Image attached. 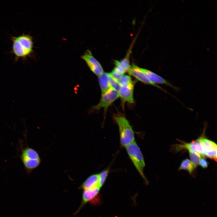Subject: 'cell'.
<instances>
[{
    "label": "cell",
    "mask_w": 217,
    "mask_h": 217,
    "mask_svg": "<svg viewBox=\"0 0 217 217\" xmlns=\"http://www.w3.org/2000/svg\"><path fill=\"white\" fill-rule=\"evenodd\" d=\"M119 97L118 92L111 87L107 91L101 94L99 102L93 106L92 109L94 110H98L103 108L105 111H106L108 107Z\"/></svg>",
    "instance_id": "cell-5"
},
{
    "label": "cell",
    "mask_w": 217,
    "mask_h": 217,
    "mask_svg": "<svg viewBox=\"0 0 217 217\" xmlns=\"http://www.w3.org/2000/svg\"><path fill=\"white\" fill-rule=\"evenodd\" d=\"M108 171L104 170L101 171L98 174L99 184L100 188L104 184L108 175Z\"/></svg>",
    "instance_id": "cell-19"
},
{
    "label": "cell",
    "mask_w": 217,
    "mask_h": 217,
    "mask_svg": "<svg viewBox=\"0 0 217 217\" xmlns=\"http://www.w3.org/2000/svg\"><path fill=\"white\" fill-rule=\"evenodd\" d=\"M128 56L129 55H127L125 58L120 61H115V66H119L126 72H127L131 66Z\"/></svg>",
    "instance_id": "cell-16"
},
{
    "label": "cell",
    "mask_w": 217,
    "mask_h": 217,
    "mask_svg": "<svg viewBox=\"0 0 217 217\" xmlns=\"http://www.w3.org/2000/svg\"><path fill=\"white\" fill-rule=\"evenodd\" d=\"M114 119L118 125L121 145L125 147L135 141L134 131L128 120L122 115H116Z\"/></svg>",
    "instance_id": "cell-2"
},
{
    "label": "cell",
    "mask_w": 217,
    "mask_h": 217,
    "mask_svg": "<svg viewBox=\"0 0 217 217\" xmlns=\"http://www.w3.org/2000/svg\"><path fill=\"white\" fill-rule=\"evenodd\" d=\"M99 187L98 174H95L89 176L82 184L80 189L83 190Z\"/></svg>",
    "instance_id": "cell-12"
},
{
    "label": "cell",
    "mask_w": 217,
    "mask_h": 217,
    "mask_svg": "<svg viewBox=\"0 0 217 217\" xmlns=\"http://www.w3.org/2000/svg\"><path fill=\"white\" fill-rule=\"evenodd\" d=\"M108 77L111 87L118 92L121 87V85L119 81L113 77L109 73H108Z\"/></svg>",
    "instance_id": "cell-18"
},
{
    "label": "cell",
    "mask_w": 217,
    "mask_h": 217,
    "mask_svg": "<svg viewBox=\"0 0 217 217\" xmlns=\"http://www.w3.org/2000/svg\"><path fill=\"white\" fill-rule=\"evenodd\" d=\"M127 72L130 75L134 77L138 80L145 84L154 86L165 93L168 94L169 93L160 86L152 82L146 74L141 70L140 68L138 66L134 64H132L131 66Z\"/></svg>",
    "instance_id": "cell-7"
},
{
    "label": "cell",
    "mask_w": 217,
    "mask_h": 217,
    "mask_svg": "<svg viewBox=\"0 0 217 217\" xmlns=\"http://www.w3.org/2000/svg\"><path fill=\"white\" fill-rule=\"evenodd\" d=\"M127 152L133 164L146 183L148 181L143 173L145 166L143 156L138 146L135 141L125 147Z\"/></svg>",
    "instance_id": "cell-3"
},
{
    "label": "cell",
    "mask_w": 217,
    "mask_h": 217,
    "mask_svg": "<svg viewBox=\"0 0 217 217\" xmlns=\"http://www.w3.org/2000/svg\"><path fill=\"white\" fill-rule=\"evenodd\" d=\"M179 147L180 149L181 148L191 150L204 156V151L200 138L190 143H184Z\"/></svg>",
    "instance_id": "cell-13"
},
{
    "label": "cell",
    "mask_w": 217,
    "mask_h": 217,
    "mask_svg": "<svg viewBox=\"0 0 217 217\" xmlns=\"http://www.w3.org/2000/svg\"><path fill=\"white\" fill-rule=\"evenodd\" d=\"M141 70L146 74L149 80L154 83L164 84L169 86L176 91H178L179 87L172 85L169 82L158 75L148 70L140 68Z\"/></svg>",
    "instance_id": "cell-11"
},
{
    "label": "cell",
    "mask_w": 217,
    "mask_h": 217,
    "mask_svg": "<svg viewBox=\"0 0 217 217\" xmlns=\"http://www.w3.org/2000/svg\"><path fill=\"white\" fill-rule=\"evenodd\" d=\"M86 63L90 70L96 75L99 76L104 72L99 62L93 56L91 52L87 50L81 56Z\"/></svg>",
    "instance_id": "cell-6"
},
{
    "label": "cell",
    "mask_w": 217,
    "mask_h": 217,
    "mask_svg": "<svg viewBox=\"0 0 217 217\" xmlns=\"http://www.w3.org/2000/svg\"><path fill=\"white\" fill-rule=\"evenodd\" d=\"M11 53L14 56L17 61L21 58L26 60L31 57L33 52V42L32 37L29 34L23 33L17 36H12Z\"/></svg>",
    "instance_id": "cell-1"
},
{
    "label": "cell",
    "mask_w": 217,
    "mask_h": 217,
    "mask_svg": "<svg viewBox=\"0 0 217 217\" xmlns=\"http://www.w3.org/2000/svg\"><path fill=\"white\" fill-rule=\"evenodd\" d=\"M208 162L206 159H205L204 156H202L199 161V165H200L202 168H205L208 167Z\"/></svg>",
    "instance_id": "cell-21"
},
{
    "label": "cell",
    "mask_w": 217,
    "mask_h": 217,
    "mask_svg": "<svg viewBox=\"0 0 217 217\" xmlns=\"http://www.w3.org/2000/svg\"><path fill=\"white\" fill-rule=\"evenodd\" d=\"M204 151V156L216 161L217 145L213 141L203 136L199 137Z\"/></svg>",
    "instance_id": "cell-8"
},
{
    "label": "cell",
    "mask_w": 217,
    "mask_h": 217,
    "mask_svg": "<svg viewBox=\"0 0 217 217\" xmlns=\"http://www.w3.org/2000/svg\"><path fill=\"white\" fill-rule=\"evenodd\" d=\"M98 78L102 94L107 91L111 87L108 80V73L104 72L98 76Z\"/></svg>",
    "instance_id": "cell-14"
},
{
    "label": "cell",
    "mask_w": 217,
    "mask_h": 217,
    "mask_svg": "<svg viewBox=\"0 0 217 217\" xmlns=\"http://www.w3.org/2000/svg\"><path fill=\"white\" fill-rule=\"evenodd\" d=\"M134 82L130 76L124 74L122 77L119 80L121 86L128 85Z\"/></svg>",
    "instance_id": "cell-20"
},
{
    "label": "cell",
    "mask_w": 217,
    "mask_h": 217,
    "mask_svg": "<svg viewBox=\"0 0 217 217\" xmlns=\"http://www.w3.org/2000/svg\"><path fill=\"white\" fill-rule=\"evenodd\" d=\"M20 158L25 168L28 172L37 168L41 162L38 152L29 147H26L23 150Z\"/></svg>",
    "instance_id": "cell-4"
},
{
    "label": "cell",
    "mask_w": 217,
    "mask_h": 217,
    "mask_svg": "<svg viewBox=\"0 0 217 217\" xmlns=\"http://www.w3.org/2000/svg\"><path fill=\"white\" fill-rule=\"evenodd\" d=\"M100 188L97 187L95 188L83 190L82 197V202L80 206L75 212V215L78 213L82 208L87 203L94 200L96 198L98 197Z\"/></svg>",
    "instance_id": "cell-10"
},
{
    "label": "cell",
    "mask_w": 217,
    "mask_h": 217,
    "mask_svg": "<svg viewBox=\"0 0 217 217\" xmlns=\"http://www.w3.org/2000/svg\"><path fill=\"white\" fill-rule=\"evenodd\" d=\"M191 161L196 168L199 165V162L202 155L190 150H188Z\"/></svg>",
    "instance_id": "cell-17"
},
{
    "label": "cell",
    "mask_w": 217,
    "mask_h": 217,
    "mask_svg": "<svg viewBox=\"0 0 217 217\" xmlns=\"http://www.w3.org/2000/svg\"><path fill=\"white\" fill-rule=\"evenodd\" d=\"M195 168L192 162L188 159H186L182 161L178 170H187L189 173L191 174Z\"/></svg>",
    "instance_id": "cell-15"
},
{
    "label": "cell",
    "mask_w": 217,
    "mask_h": 217,
    "mask_svg": "<svg viewBox=\"0 0 217 217\" xmlns=\"http://www.w3.org/2000/svg\"><path fill=\"white\" fill-rule=\"evenodd\" d=\"M135 82L125 85L121 86L118 91L119 97L124 102L133 104L134 101L133 93Z\"/></svg>",
    "instance_id": "cell-9"
}]
</instances>
